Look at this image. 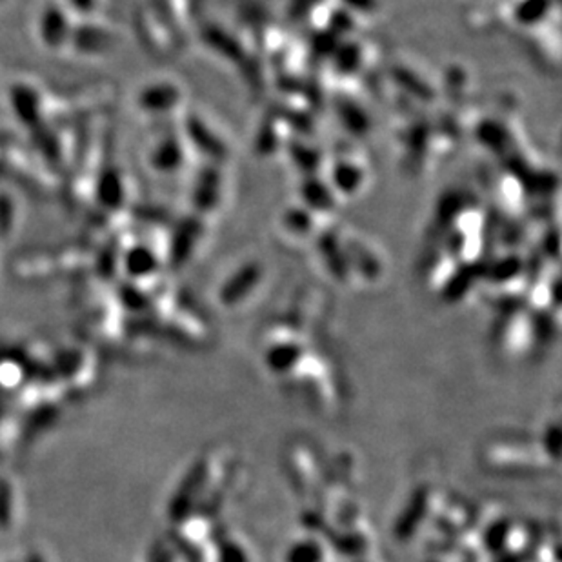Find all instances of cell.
<instances>
[{
    "mask_svg": "<svg viewBox=\"0 0 562 562\" xmlns=\"http://www.w3.org/2000/svg\"><path fill=\"white\" fill-rule=\"evenodd\" d=\"M553 8H557V0H515L511 17L523 28H542Z\"/></svg>",
    "mask_w": 562,
    "mask_h": 562,
    "instance_id": "3957f363",
    "label": "cell"
},
{
    "mask_svg": "<svg viewBox=\"0 0 562 562\" xmlns=\"http://www.w3.org/2000/svg\"><path fill=\"white\" fill-rule=\"evenodd\" d=\"M322 560H324V550L317 541L297 542L288 555V562H322Z\"/></svg>",
    "mask_w": 562,
    "mask_h": 562,
    "instance_id": "8992f818",
    "label": "cell"
},
{
    "mask_svg": "<svg viewBox=\"0 0 562 562\" xmlns=\"http://www.w3.org/2000/svg\"><path fill=\"white\" fill-rule=\"evenodd\" d=\"M302 199H304V206L315 213H332L335 210V192L332 190L330 184L322 182L320 178H308L304 182V190H302Z\"/></svg>",
    "mask_w": 562,
    "mask_h": 562,
    "instance_id": "277c9868",
    "label": "cell"
},
{
    "mask_svg": "<svg viewBox=\"0 0 562 562\" xmlns=\"http://www.w3.org/2000/svg\"><path fill=\"white\" fill-rule=\"evenodd\" d=\"M283 227L286 229L285 233H290L297 239H304L315 229V217L306 206L290 208L283 217Z\"/></svg>",
    "mask_w": 562,
    "mask_h": 562,
    "instance_id": "5b68a950",
    "label": "cell"
},
{
    "mask_svg": "<svg viewBox=\"0 0 562 562\" xmlns=\"http://www.w3.org/2000/svg\"><path fill=\"white\" fill-rule=\"evenodd\" d=\"M219 562H250V558L239 542L227 539L219 546Z\"/></svg>",
    "mask_w": 562,
    "mask_h": 562,
    "instance_id": "52a82bcc",
    "label": "cell"
},
{
    "mask_svg": "<svg viewBox=\"0 0 562 562\" xmlns=\"http://www.w3.org/2000/svg\"><path fill=\"white\" fill-rule=\"evenodd\" d=\"M366 166L353 155L337 157L327 173V184L332 186L335 194L344 197H353L360 194L366 184Z\"/></svg>",
    "mask_w": 562,
    "mask_h": 562,
    "instance_id": "6da1fadb",
    "label": "cell"
},
{
    "mask_svg": "<svg viewBox=\"0 0 562 562\" xmlns=\"http://www.w3.org/2000/svg\"><path fill=\"white\" fill-rule=\"evenodd\" d=\"M262 275L264 271L259 262L239 268L226 280L222 288V301L226 302V306H236L237 302L244 301L253 292V288H259Z\"/></svg>",
    "mask_w": 562,
    "mask_h": 562,
    "instance_id": "7a4b0ae2",
    "label": "cell"
}]
</instances>
